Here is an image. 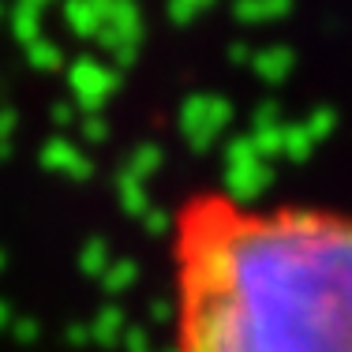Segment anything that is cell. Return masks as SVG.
I'll return each instance as SVG.
<instances>
[{
    "label": "cell",
    "mask_w": 352,
    "mask_h": 352,
    "mask_svg": "<svg viewBox=\"0 0 352 352\" xmlns=\"http://www.w3.org/2000/svg\"><path fill=\"white\" fill-rule=\"evenodd\" d=\"M173 352H352V214L195 191L173 214Z\"/></svg>",
    "instance_id": "6da1fadb"
}]
</instances>
